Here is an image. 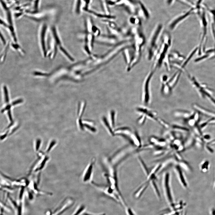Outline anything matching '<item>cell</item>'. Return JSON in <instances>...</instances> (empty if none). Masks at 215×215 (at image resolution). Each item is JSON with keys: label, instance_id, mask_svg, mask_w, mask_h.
I'll use <instances>...</instances> for the list:
<instances>
[{"label": "cell", "instance_id": "cell-7", "mask_svg": "<svg viewBox=\"0 0 215 215\" xmlns=\"http://www.w3.org/2000/svg\"><path fill=\"white\" fill-rule=\"evenodd\" d=\"M171 175L169 172L164 173L162 178V184L166 199L171 205H173V199Z\"/></svg>", "mask_w": 215, "mask_h": 215}, {"label": "cell", "instance_id": "cell-22", "mask_svg": "<svg viewBox=\"0 0 215 215\" xmlns=\"http://www.w3.org/2000/svg\"><path fill=\"white\" fill-rule=\"evenodd\" d=\"M155 179H156V178L153 179L151 180V181H150V183L151 184V187H152V189H153L154 191L155 194H156L158 198V199H160V198H161V196H160V191H159L156 182L154 180Z\"/></svg>", "mask_w": 215, "mask_h": 215}, {"label": "cell", "instance_id": "cell-26", "mask_svg": "<svg viewBox=\"0 0 215 215\" xmlns=\"http://www.w3.org/2000/svg\"><path fill=\"white\" fill-rule=\"evenodd\" d=\"M140 116L137 120V123L140 125H143L145 123L147 118L145 115H140Z\"/></svg>", "mask_w": 215, "mask_h": 215}, {"label": "cell", "instance_id": "cell-24", "mask_svg": "<svg viewBox=\"0 0 215 215\" xmlns=\"http://www.w3.org/2000/svg\"><path fill=\"white\" fill-rule=\"evenodd\" d=\"M138 160H139L140 164L141 167H142V168L144 172V173L147 176L149 173V171L147 169V168L146 167L145 164L144 163V162L142 161V159L140 157H138Z\"/></svg>", "mask_w": 215, "mask_h": 215}, {"label": "cell", "instance_id": "cell-19", "mask_svg": "<svg viewBox=\"0 0 215 215\" xmlns=\"http://www.w3.org/2000/svg\"><path fill=\"white\" fill-rule=\"evenodd\" d=\"M149 141L152 145L160 146H165L167 144L166 141L162 139H159L154 136L150 137Z\"/></svg>", "mask_w": 215, "mask_h": 215}, {"label": "cell", "instance_id": "cell-32", "mask_svg": "<svg viewBox=\"0 0 215 215\" xmlns=\"http://www.w3.org/2000/svg\"><path fill=\"white\" fill-rule=\"evenodd\" d=\"M24 188H22L20 190V194L19 195V199L20 200H21L23 199V194L24 193Z\"/></svg>", "mask_w": 215, "mask_h": 215}, {"label": "cell", "instance_id": "cell-11", "mask_svg": "<svg viewBox=\"0 0 215 215\" xmlns=\"http://www.w3.org/2000/svg\"><path fill=\"white\" fill-rule=\"evenodd\" d=\"M194 9H195L194 8H191L190 11L178 17L172 21L168 25V28L169 30L171 31L174 30L180 23L189 16Z\"/></svg>", "mask_w": 215, "mask_h": 215}, {"label": "cell", "instance_id": "cell-16", "mask_svg": "<svg viewBox=\"0 0 215 215\" xmlns=\"http://www.w3.org/2000/svg\"><path fill=\"white\" fill-rule=\"evenodd\" d=\"M127 138L137 147L139 148L141 146L140 138L136 132H133Z\"/></svg>", "mask_w": 215, "mask_h": 215}, {"label": "cell", "instance_id": "cell-20", "mask_svg": "<svg viewBox=\"0 0 215 215\" xmlns=\"http://www.w3.org/2000/svg\"><path fill=\"white\" fill-rule=\"evenodd\" d=\"M193 107L194 108L199 112L207 116L212 117L213 118L215 119V113L205 109L196 104H194Z\"/></svg>", "mask_w": 215, "mask_h": 215}, {"label": "cell", "instance_id": "cell-33", "mask_svg": "<svg viewBox=\"0 0 215 215\" xmlns=\"http://www.w3.org/2000/svg\"><path fill=\"white\" fill-rule=\"evenodd\" d=\"M193 118L194 119V120L196 121V122H197L198 121V120H199V115L198 114V113H196L195 114H194L193 115Z\"/></svg>", "mask_w": 215, "mask_h": 215}, {"label": "cell", "instance_id": "cell-28", "mask_svg": "<svg viewBox=\"0 0 215 215\" xmlns=\"http://www.w3.org/2000/svg\"><path fill=\"white\" fill-rule=\"evenodd\" d=\"M196 122L194 118L189 119L188 121V124L190 126L194 127L196 124Z\"/></svg>", "mask_w": 215, "mask_h": 215}, {"label": "cell", "instance_id": "cell-21", "mask_svg": "<svg viewBox=\"0 0 215 215\" xmlns=\"http://www.w3.org/2000/svg\"><path fill=\"white\" fill-rule=\"evenodd\" d=\"M101 6L105 14L108 15H110V10L108 8V0H99Z\"/></svg>", "mask_w": 215, "mask_h": 215}, {"label": "cell", "instance_id": "cell-36", "mask_svg": "<svg viewBox=\"0 0 215 215\" xmlns=\"http://www.w3.org/2000/svg\"><path fill=\"white\" fill-rule=\"evenodd\" d=\"M208 144L209 145H215V140H214L211 141L209 142V143H208Z\"/></svg>", "mask_w": 215, "mask_h": 215}, {"label": "cell", "instance_id": "cell-34", "mask_svg": "<svg viewBox=\"0 0 215 215\" xmlns=\"http://www.w3.org/2000/svg\"><path fill=\"white\" fill-rule=\"evenodd\" d=\"M28 198H29V200H33V196L32 193L28 191Z\"/></svg>", "mask_w": 215, "mask_h": 215}, {"label": "cell", "instance_id": "cell-39", "mask_svg": "<svg viewBox=\"0 0 215 215\" xmlns=\"http://www.w3.org/2000/svg\"><path fill=\"white\" fill-rule=\"evenodd\" d=\"M7 1H9V0H7Z\"/></svg>", "mask_w": 215, "mask_h": 215}, {"label": "cell", "instance_id": "cell-13", "mask_svg": "<svg viewBox=\"0 0 215 215\" xmlns=\"http://www.w3.org/2000/svg\"><path fill=\"white\" fill-rule=\"evenodd\" d=\"M198 46H197L191 50L189 55L186 58L185 60L181 63L180 67L179 69L178 70H179L181 71L182 72L184 73L186 71L185 68L186 66L188 64L195 54L198 52Z\"/></svg>", "mask_w": 215, "mask_h": 215}, {"label": "cell", "instance_id": "cell-38", "mask_svg": "<svg viewBox=\"0 0 215 215\" xmlns=\"http://www.w3.org/2000/svg\"><path fill=\"white\" fill-rule=\"evenodd\" d=\"M85 215H87V214H85Z\"/></svg>", "mask_w": 215, "mask_h": 215}, {"label": "cell", "instance_id": "cell-6", "mask_svg": "<svg viewBox=\"0 0 215 215\" xmlns=\"http://www.w3.org/2000/svg\"><path fill=\"white\" fill-rule=\"evenodd\" d=\"M156 71L152 69L148 74L144 80L142 86L141 99L142 103L145 106L148 105L151 102L150 85L151 80Z\"/></svg>", "mask_w": 215, "mask_h": 215}, {"label": "cell", "instance_id": "cell-12", "mask_svg": "<svg viewBox=\"0 0 215 215\" xmlns=\"http://www.w3.org/2000/svg\"><path fill=\"white\" fill-rule=\"evenodd\" d=\"M169 78L166 74H163L160 77V81L161 84V92L164 96L169 95L172 91V90L168 83Z\"/></svg>", "mask_w": 215, "mask_h": 215}, {"label": "cell", "instance_id": "cell-27", "mask_svg": "<svg viewBox=\"0 0 215 215\" xmlns=\"http://www.w3.org/2000/svg\"><path fill=\"white\" fill-rule=\"evenodd\" d=\"M211 32L212 38L215 43V28L213 23H212L211 26Z\"/></svg>", "mask_w": 215, "mask_h": 215}, {"label": "cell", "instance_id": "cell-1", "mask_svg": "<svg viewBox=\"0 0 215 215\" xmlns=\"http://www.w3.org/2000/svg\"><path fill=\"white\" fill-rule=\"evenodd\" d=\"M163 31V25L159 24L155 27L151 32L148 41L146 49V58L148 61L152 60L156 55L160 46Z\"/></svg>", "mask_w": 215, "mask_h": 215}, {"label": "cell", "instance_id": "cell-25", "mask_svg": "<svg viewBox=\"0 0 215 215\" xmlns=\"http://www.w3.org/2000/svg\"><path fill=\"white\" fill-rule=\"evenodd\" d=\"M209 162L207 160L205 161L200 165V169L203 173H206L208 170Z\"/></svg>", "mask_w": 215, "mask_h": 215}, {"label": "cell", "instance_id": "cell-3", "mask_svg": "<svg viewBox=\"0 0 215 215\" xmlns=\"http://www.w3.org/2000/svg\"><path fill=\"white\" fill-rule=\"evenodd\" d=\"M172 43V39L170 34L167 32L164 33L157 52L153 59L152 69L156 70L161 67L165 57L168 54Z\"/></svg>", "mask_w": 215, "mask_h": 215}, {"label": "cell", "instance_id": "cell-5", "mask_svg": "<svg viewBox=\"0 0 215 215\" xmlns=\"http://www.w3.org/2000/svg\"><path fill=\"white\" fill-rule=\"evenodd\" d=\"M201 26L200 43L198 47V54L199 56L201 55L206 50L208 34V22L206 17L205 13L203 12L200 19Z\"/></svg>", "mask_w": 215, "mask_h": 215}, {"label": "cell", "instance_id": "cell-9", "mask_svg": "<svg viewBox=\"0 0 215 215\" xmlns=\"http://www.w3.org/2000/svg\"><path fill=\"white\" fill-rule=\"evenodd\" d=\"M136 111L139 114L145 115L147 119L158 123L160 118L158 117L156 111L149 108L146 106H140L137 107Z\"/></svg>", "mask_w": 215, "mask_h": 215}, {"label": "cell", "instance_id": "cell-31", "mask_svg": "<svg viewBox=\"0 0 215 215\" xmlns=\"http://www.w3.org/2000/svg\"><path fill=\"white\" fill-rule=\"evenodd\" d=\"M210 11L212 14V17H213V23L215 28V10L209 9Z\"/></svg>", "mask_w": 215, "mask_h": 215}, {"label": "cell", "instance_id": "cell-23", "mask_svg": "<svg viewBox=\"0 0 215 215\" xmlns=\"http://www.w3.org/2000/svg\"><path fill=\"white\" fill-rule=\"evenodd\" d=\"M171 59L170 57L169 54H168L164 59L163 63H164L166 69L167 71L169 72L171 70L172 68L171 63Z\"/></svg>", "mask_w": 215, "mask_h": 215}, {"label": "cell", "instance_id": "cell-14", "mask_svg": "<svg viewBox=\"0 0 215 215\" xmlns=\"http://www.w3.org/2000/svg\"><path fill=\"white\" fill-rule=\"evenodd\" d=\"M174 170L180 183L182 187L185 188H187L188 187L187 181L185 178L182 168L179 165H177L175 167Z\"/></svg>", "mask_w": 215, "mask_h": 215}, {"label": "cell", "instance_id": "cell-2", "mask_svg": "<svg viewBox=\"0 0 215 215\" xmlns=\"http://www.w3.org/2000/svg\"><path fill=\"white\" fill-rule=\"evenodd\" d=\"M132 57L130 64L127 70L129 71L139 62L142 54V47L145 43V38L141 31L132 36Z\"/></svg>", "mask_w": 215, "mask_h": 215}, {"label": "cell", "instance_id": "cell-35", "mask_svg": "<svg viewBox=\"0 0 215 215\" xmlns=\"http://www.w3.org/2000/svg\"><path fill=\"white\" fill-rule=\"evenodd\" d=\"M202 1V0H198L196 4V8H197L198 9L199 8V6H200V3H201Z\"/></svg>", "mask_w": 215, "mask_h": 215}, {"label": "cell", "instance_id": "cell-37", "mask_svg": "<svg viewBox=\"0 0 215 215\" xmlns=\"http://www.w3.org/2000/svg\"><path fill=\"white\" fill-rule=\"evenodd\" d=\"M215 189V186H214Z\"/></svg>", "mask_w": 215, "mask_h": 215}, {"label": "cell", "instance_id": "cell-18", "mask_svg": "<svg viewBox=\"0 0 215 215\" xmlns=\"http://www.w3.org/2000/svg\"><path fill=\"white\" fill-rule=\"evenodd\" d=\"M169 55L171 60L177 61H182V62L185 60L186 58L184 56L182 55L177 51H173L170 54H169Z\"/></svg>", "mask_w": 215, "mask_h": 215}, {"label": "cell", "instance_id": "cell-15", "mask_svg": "<svg viewBox=\"0 0 215 215\" xmlns=\"http://www.w3.org/2000/svg\"><path fill=\"white\" fill-rule=\"evenodd\" d=\"M182 73L181 71L177 70V72L175 73L171 77L169 78L168 83L170 87L172 90H173L176 85L180 77L181 73Z\"/></svg>", "mask_w": 215, "mask_h": 215}, {"label": "cell", "instance_id": "cell-29", "mask_svg": "<svg viewBox=\"0 0 215 215\" xmlns=\"http://www.w3.org/2000/svg\"><path fill=\"white\" fill-rule=\"evenodd\" d=\"M17 215H22V204L21 202H20L18 205V207L17 208Z\"/></svg>", "mask_w": 215, "mask_h": 215}, {"label": "cell", "instance_id": "cell-10", "mask_svg": "<svg viewBox=\"0 0 215 215\" xmlns=\"http://www.w3.org/2000/svg\"><path fill=\"white\" fill-rule=\"evenodd\" d=\"M95 162V159H91L84 171L83 175L82 180L85 183H91L93 181Z\"/></svg>", "mask_w": 215, "mask_h": 215}, {"label": "cell", "instance_id": "cell-30", "mask_svg": "<svg viewBox=\"0 0 215 215\" xmlns=\"http://www.w3.org/2000/svg\"><path fill=\"white\" fill-rule=\"evenodd\" d=\"M41 143V141L40 139L37 140V142L36 143L35 146V149L36 151H38L40 149V145Z\"/></svg>", "mask_w": 215, "mask_h": 215}, {"label": "cell", "instance_id": "cell-4", "mask_svg": "<svg viewBox=\"0 0 215 215\" xmlns=\"http://www.w3.org/2000/svg\"><path fill=\"white\" fill-rule=\"evenodd\" d=\"M1 3L5 12L6 20V22H3L2 25L5 28H7L8 31L12 41L11 46L14 47H19L20 45L18 42L16 31L11 11L3 0H1Z\"/></svg>", "mask_w": 215, "mask_h": 215}, {"label": "cell", "instance_id": "cell-8", "mask_svg": "<svg viewBox=\"0 0 215 215\" xmlns=\"http://www.w3.org/2000/svg\"><path fill=\"white\" fill-rule=\"evenodd\" d=\"M49 27L46 23H43L41 25L39 32V41L43 56L46 58L48 56L49 49L47 43Z\"/></svg>", "mask_w": 215, "mask_h": 215}, {"label": "cell", "instance_id": "cell-17", "mask_svg": "<svg viewBox=\"0 0 215 215\" xmlns=\"http://www.w3.org/2000/svg\"><path fill=\"white\" fill-rule=\"evenodd\" d=\"M173 115L175 117L177 118L188 119L193 115L192 113L180 110H177L174 111Z\"/></svg>", "mask_w": 215, "mask_h": 215}]
</instances>
